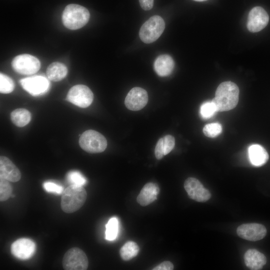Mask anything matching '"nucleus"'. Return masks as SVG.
Here are the masks:
<instances>
[{"mask_svg": "<svg viewBox=\"0 0 270 270\" xmlns=\"http://www.w3.org/2000/svg\"><path fill=\"white\" fill-rule=\"evenodd\" d=\"M239 98L238 86L230 81L221 83L218 87L214 98L212 100L218 112L228 111L234 108Z\"/></svg>", "mask_w": 270, "mask_h": 270, "instance_id": "nucleus-1", "label": "nucleus"}, {"mask_svg": "<svg viewBox=\"0 0 270 270\" xmlns=\"http://www.w3.org/2000/svg\"><path fill=\"white\" fill-rule=\"evenodd\" d=\"M90 18L88 10L77 4L67 5L62 14L63 24L72 30H78L84 26L88 22Z\"/></svg>", "mask_w": 270, "mask_h": 270, "instance_id": "nucleus-2", "label": "nucleus"}, {"mask_svg": "<svg viewBox=\"0 0 270 270\" xmlns=\"http://www.w3.org/2000/svg\"><path fill=\"white\" fill-rule=\"evenodd\" d=\"M86 192L82 186L70 185L62 193L61 208L66 213L79 210L86 199Z\"/></svg>", "mask_w": 270, "mask_h": 270, "instance_id": "nucleus-3", "label": "nucleus"}, {"mask_svg": "<svg viewBox=\"0 0 270 270\" xmlns=\"http://www.w3.org/2000/svg\"><path fill=\"white\" fill-rule=\"evenodd\" d=\"M164 28V19L159 16H154L141 26L139 32L140 38L146 44L152 43L160 38Z\"/></svg>", "mask_w": 270, "mask_h": 270, "instance_id": "nucleus-4", "label": "nucleus"}, {"mask_svg": "<svg viewBox=\"0 0 270 270\" xmlns=\"http://www.w3.org/2000/svg\"><path fill=\"white\" fill-rule=\"evenodd\" d=\"M79 145L86 152L96 154L104 152L107 146V140L100 133L94 130H87L80 136Z\"/></svg>", "mask_w": 270, "mask_h": 270, "instance_id": "nucleus-5", "label": "nucleus"}, {"mask_svg": "<svg viewBox=\"0 0 270 270\" xmlns=\"http://www.w3.org/2000/svg\"><path fill=\"white\" fill-rule=\"evenodd\" d=\"M12 66L16 72L24 75H31L37 72L40 62L36 57L29 54H22L14 57Z\"/></svg>", "mask_w": 270, "mask_h": 270, "instance_id": "nucleus-6", "label": "nucleus"}, {"mask_svg": "<svg viewBox=\"0 0 270 270\" xmlns=\"http://www.w3.org/2000/svg\"><path fill=\"white\" fill-rule=\"evenodd\" d=\"M88 264L86 254L78 248L68 250L63 258L62 266L66 270H85L87 269Z\"/></svg>", "mask_w": 270, "mask_h": 270, "instance_id": "nucleus-7", "label": "nucleus"}, {"mask_svg": "<svg viewBox=\"0 0 270 270\" xmlns=\"http://www.w3.org/2000/svg\"><path fill=\"white\" fill-rule=\"evenodd\" d=\"M66 100L80 108H85L92 104L94 100V94L88 86L83 84H78L70 88Z\"/></svg>", "mask_w": 270, "mask_h": 270, "instance_id": "nucleus-8", "label": "nucleus"}, {"mask_svg": "<svg viewBox=\"0 0 270 270\" xmlns=\"http://www.w3.org/2000/svg\"><path fill=\"white\" fill-rule=\"evenodd\" d=\"M20 82L22 88L32 96L46 94L50 89L48 80L42 76H35L21 79Z\"/></svg>", "mask_w": 270, "mask_h": 270, "instance_id": "nucleus-9", "label": "nucleus"}, {"mask_svg": "<svg viewBox=\"0 0 270 270\" xmlns=\"http://www.w3.org/2000/svg\"><path fill=\"white\" fill-rule=\"evenodd\" d=\"M184 188L190 198L196 201L205 202L211 197L209 190L196 178H188L184 182Z\"/></svg>", "mask_w": 270, "mask_h": 270, "instance_id": "nucleus-10", "label": "nucleus"}, {"mask_svg": "<svg viewBox=\"0 0 270 270\" xmlns=\"http://www.w3.org/2000/svg\"><path fill=\"white\" fill-rule=\"evenodd\" d=\"M268 20V15L262 8L254 7L248 14L247 28L252 32H258L266 26Z\"/></svg>", "mask_w": 270, "mask_h": 270, "instance_id": "nucleus-11", "label": "nucleus"}, {"mask_svg": "<svg viewBox=\"0 0 270 270\" xmlns=\"http://www.w3.org/2000/svg\"><path fill=\"white\" fill-rule=\"evenodd\" d=\"M148 102L147 92L142 88L134 87L126 95L124 104L127 108L133 111L140 110Z\"/></svg>", "mask_w": 270, "mask_h": 270, "instance_id": "nucleus-12", "label": "nucleus"}, {"mask_svg": "<svg viewBox=\"0 0 270 270\" xmlns=\"http://www.w3.org/2000/svg\"><path fill=\"white\" fill-rule=\"evenodd\" d=\"M236 232L240 237L244 239L256 241L262 239L266 236V229L260 224H244L238 228Z\"/></svg>", "mask_w": 270, "mask_h": 270, "instance_id": "nucleus-13", "label": "nucleus"}, {"mask_svg": "<svg viewBox=\"0 0 270 270\" xmlns=\"http://www.w3.org/2000/svg\"><path fill=\"white\" fill-rule=\"evenodd\" d=\"M36 250V244L31 240L22 238L14 242L10 248L12 254L18 258L27 260L31 258Z\"/></svg>", "mask_w": 270, "mask_h": 270, "instance_id": "nucleus-14", "label": "nucleus"}, {"mask_svg": "<svg viewBox=\"0 0 270 270\" xmlns=\"http://www.w3.org/2000/svg\"><path fill=\"white\" fill-rule=\"evenodd\" d=\"M0 178L8 181L16 182L21 178V174L18 168L7 157H0Z\"/></svg>", "mask_w": 270, "mask_h": 270, "instance_id": "nucleus-15", "label": "nucleus"}, {"mask_svg": "<svg viewBox=\"0 0 270 270\" xmlns=\"http://www.w3.org/2000/svg\"><path fill=\"white\" fill-rule=\"evenodd\" d=\"M159 192L156 184L148 182L141 190L136 198L137 202L142 206H148L156 200Z\"/></svg>", "mask_w": 270, "mask_h": 270, "instance_id": "nucleus-16", "label": "nucleus"}, {"mask_svg": "<svg viewBox=\"0 0 270 270\" xmlns=\"http://www.w3.org/2000/svg\"><path fill=\"white\" fill-rule=\"evenodd\" d=\"M174 67L172 58L168 54H162L155 60L154 68L157 74L160 76H166L170 74Z\"/></svg>", "mask_w": 270, "mask_h": 270, "instance_id": "nucleus-17", "label": "nucleus"}, {"mask_svg": "<svg viewBox=\"0 0 270 270\" xmlns=\"http://www.w3.org/2000/svg\"><path fill=\"white\" fill-rule=\"evenodd\" d=\"M246 265L250 270H261L266 262L265 256L255 249L248 250L244 255Z\"/></svg>", "mask_w": 270, "mask_h": 270, "instance_id": "nucleus-18", "label": "nucleus"}, {"mask_svg": "<svg viewBox=\"0 0 270 270\" xmlns=\"http://www.w3.org/2000/svg\"><path fill=\"white\" fill-rule=\"evenodd\" d=\"M248 154L250 162L254 166H262L265 164L268 159V152L260 144H254L250 146Z\"/></svg>", "mask_w": 270, "mask_h": 270, "instance_id": "nucleus-19", "label": "nucleus"}, {"mask_svg": "<svg viewBox=\"0 0 270 270\" xmlns=\"http://www.w3.org/2000/svg\"><path fill=\"white\" fill-rule=\"evenodd\" d=\"M68 74V68L65 64L59 62H54L46 69V75L49 80L58 82L64 79Z\"/></svg>", "mask_w": 270, "mask_h": 270, "instance_id": "nucleus-20", "label": "nucleus"}, {"mask_svg": "<svg viewBox=\"0 0 270 270\" xmlns=\"http://www.w3.org/2000/svg\"><path fill=\"white\" fill-rule=\"evenodd\" d=\"M10 119L16 126L23 127L30 122L31 114L25 108H17L11 112Z\"/></svg>", "mask_w": 270, "mask_h": 270, "instance_id": "nucleus-21", "label": "nucleus"}, {"mask_svg": "<svg viewBox=\"0 0 270 270\" xmlns=\"http://www.w3.org/2000/svg\"><path fill=\"white\" fill-rule=\"evenodd\" d=\"M139 246L132 241L126 242L120 249V254L124 260H129L134 258L138 253Z\"/></svg>", "mask_w": 270, "mask_h": 270, "instance_id": "nucleus-22", "label": "nucleus"}, {"mask_svg": "<svg viewBox=\"0 0 270 270\" xmlns=\"http://www.w3.org/2000/svg\"><path fill=\"white\" fill-rule=\"evenodd\" d=\"M119 222L116 217L110 218L106 225L105 238L108 241L114 240L118 234Z\"/></svg>", "mask_w": 270, "mask_h": 270, "instance_id": "nucleus-23", "label": "nucleus"}, {"mask_svg": "<svg viewBox=\"0 0 270 270\" xmlns=\"http://www.w3.org/2000/svg\"><path fill=\"white\" fill-rule=\"evenodd\" d=\"M14 88L13 80L8 76L0 74V92L2 94H9Z\"/></svg>", "mask_w": 270, "mask_h": 270, "instance_id": "nucleus-24", "label": "nucleus"}, {"mask_svg": "<svg viewBox=\"0 0 270 270\" xmlns=\"http://www.w3.org/2000/svg\"><path fill=\"white\" fill-rule=\"evenodd\" d=\"M66 180L70 185L83 186L86 183V179L79 172L70 171L66 175Z\"/></svg>", "mask_w": 270, "mask_h": 270, "instance_id": "nucleus-25", "label": "nucleus"}, {"mask_svg": "<svg viewBox=\"0 0 270 270\" xmlns=\"http://www.w3.org/2000/svg\"><path fill=\"white\" fill-rule=\"evenodd\" d=\"M217 112L216 106L212 100L203 103L200 110V114L204 118H212Z\"/></svg>", "mask_w": 270, "mask_h": 270, "instance_id": "nucleus-26", "label": "nucleus"}, {"mask_svg": "<svg viewBox=\"0 0 270 270\" xmlns=\"http://www.w3.org/2000/svg\"><path fill=\"white\" fill-rule=\"evenodd\" d=\"M222 132V126L218 122L207 124L203 128L204 134L209 138H214L218 136Z\"/></svg>", "mask_w": 270, "mask_h": 270, "instance_id": "nucleus-27", "label": "nucleus"}, {"mask_svg": "<svg viewBox=\"0 0 270 270\" xmlns=\"http://www.w3.org/2000/svg\"><path fill=\"white\" fill-rule=\"evenodd\" d=\"M12 192V188L8 180L0 178V200H7L11 196Z\"/></svg>", "mask_w": 270, "mask_h": 270, "instance_id": "nucleus-28", "label": "nucleus"}, {"mask_svg": "<svg viewBox=\"0 0 270 270\" xmlns=\"http://www.w3.org/2000/svg\"><path fill=\"white\" fill-rule=\"evenodd\" d=\"M43 187L46 192L56 194H61L64 190L62 186L52 182H44Z\"/></svg>", "mask_w": 270, "mask_h": 270, "instance_id": "nucleus-29", "label": "nucleus"}, {"mask_svg": "<svg viewBox=\"0 0 270 270\" xmlns=\"http://www.w3.org/2000/svg\"><path fill=\"white\" fill-rule=\"evenodd\" d=\"M163 138L164 155H166L172 151L175 145L174 138L172 135H166Z\"/></svg>", "mask_w": 270, "mask_h": 270, "instance_id": "nucleus-30", "label": "nucleus"}, {"mask_svg": "<svg viewBox=\"0 0 270 270\" xmlns=\"http://www.w3.org/2000/svg\"><path fill=\"white\" fill-rule=\"evenodd\" d=\"M154 154L158 160H160L164 156L162 138H160L158 141L154 150Z\"/></svg>", "mask_w": 270, "mask_h": 270, "instance_id": "nucleus-31", "label": "nucleus"}, {"mask_svg": "<svg viewBox=\"0 0 270 270\" xmlns=\"http://www.w3.org/2000/svg\"><path fill=\"white\" fill-rule=\"evenodd\" d=\"M173 264L169 261H164L152 268L153 270H172Z\"/></svg>", "mask_w": 270, "mask_h": 270, "instance_id": "nucleus-32", "label": "nucleus"}, {"mask_svg": "<svg viewBox=\"0 0 270 270\" xmlns=\"http://www.w3.org/2000/svg\"><path fill=\"white\" fill-rule=\"evenodd\" d=\"M139 2L144 10H148L152 8L154 0H139Z\"/></svg>", "mask_w": 270, "mask_h": 270, "instance_id": "nucleus-33", "label": "nucleus"}, {"mask_svg": "<svg viewBox=\"0 0 270 270\" xmlns=\"http://www.w3.org/2000/svg\"><path fill=\"white\" fill-rule=\"evenodd\" d=\"M194 0L196 1V2H204L207 0Z\"/></svg>", "mask_w": 270, "mask_h": 270, "instance_id": "nucleus-34", "label": "nucleus"}]
</instances>
